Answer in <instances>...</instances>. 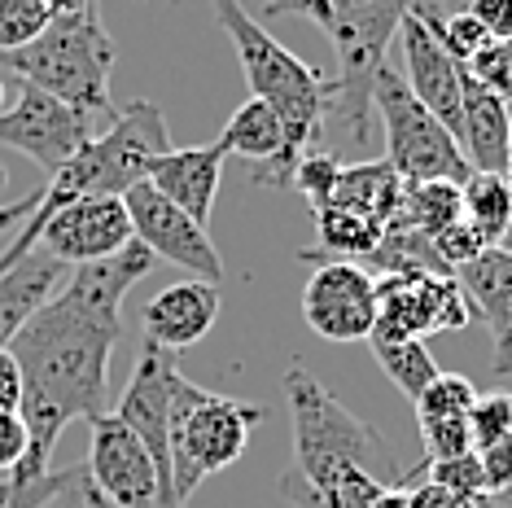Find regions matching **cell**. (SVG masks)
<instances>
[{
	"label": "cell",
	"instance_id": "31",
	"mask_svg": "<svg viewBox=\"0 0 512 508\" xmlns=\"http://www.w3.org/2000/svg\"><path fill=\"white\" fill-rule=\"evenodd\" d=\"M337 171H342V163H337L333 154H324V149H311V154H302V158H298L294 180H289V184H294L302 198L311 202V211H320V206L333 198Z\"/></svg>",
	"mask_w": 512,
	"mask_h": 508
},
{
	"label": "cell",
	"instance_id": "12",
	"mask_svg": "<svg viewBox=\"0 0 512 508\" xmlns=\"http://www.w3.org/2000/svg\"><path fill=\"white\" fill-rule=\"evenodd\" d=\"M302 320L324 342H359L377 325V276L355 259H311Z\"/></svg>",
	"mask_w": 512,
	"mask_h": 508
},
{
	"label": "cell",
	"instance_id": "24",
	"mask_svg": "<svg viewBox=\"0 0 512 508\" xmlns=\"http://www.w3.org/2000/svg\"><path fill=\"white\" fill-rule=\"evenodd\" d=\"M464 215V198H460V184L451 180H421V184H407L403 189V206L399 219L390 228H412L421 237H442L451 224Z\"/></svg>",
	"mask_w": 512,
	"mask_h": 508
},
{
	"label": "cell",
	"instance_id": "22",
	"mask_svg": "<svg viewBox=\"0 0 512 508\" xmlns=\"http://www.w3.org/2000/svg\"><path fill=\"white\" fill-rule=\"evenodd\" d=\"M62 272L66 263H57L49 250H31L22 263L0 272V351H9L22 325L62 290Z\"/></svg>",
	"mask_w": 512,
	"mask_h": 508
},
{
	"label": "cell",
	"instance_id": "10",
	"mask_svg": "<svg viewBox=\"0 0 512 508\" xmlns=\"http://www.w3.org/2000/svg\"><path fill=\"white\" fill-rule=\"evenodd\" d=\"M97 127L101 119H92V114L66 106V101H57L31 84H18L14 106L0 110V145L27 154L44 176H53L57 167L71 163L92 136H101Z\"/></svg>",
	"mask_w": 512,
	"mask_h": 508
},
{
	"label": "cell",
	"instance_id": "30",
	"mask_svg": "<svg viewBox=\"0 0 512 508\" xmlns=\"http://www.w3.org/2000/svg\"><path fill=\"white\" fill-rule=\"evenodd\" d=\"M421 421V443L429 465L434 460H456L464 452H473V434H469V417H416Z\"/></svg>",
	"mask_w": 512,
	"mask_h": 508
},
{
	"label": "cell",
	"instance_id": "28",
	"mask_svg": "<svg viewBox=\"0 0 512 508\" xmlns=\"http://www.w3.org/2000/svg\"><path fill=\"white\" fill-rule=\"evenodd\" d=\"M71 482V469H53L44 478H22V473H0V508H53L57 495Z\"/></svg>",
	"mask_w": 512,
	"mask_h": 508
},
{
	"label": "cell",
	"instance_id": "3",
	"mask_svg": "<svg viewBox=\"0 0 512 508\" xmlns=\"http://www.w3.org/2000/svg\"><path fill=\"white\" fill-rule=\"evenodd\" d=\"M421 0H263L267 18H307L329 36L337 75L329 79V114L351 145L372 136V79L386 66V49L403 18Z\"/></svg>",
	"mask_w": 512,
	"mask_h": 508
},
{
	"label": "cell",
	"instance_id": "43",
	"mask_svg": "<svg viewBox=\"0 0 512 508\" xmlns=\"http://www.w3.org/2000/svg\"><path fill=\"white\" fill-rule=\"evenodd\" d=\"M499 250H508V254H512V224H508V237H504V246H499Z\"/></svg>",
	"mask_w": 512,
	"mask_h": 508
},
{
	"label": "cell",
	"instance_id": "9",
	"mask_svg": "<svg viewBox=\"0 0 512 508\" xmlns=\"http://www.w3.org/2000/svg\"><path fill=\"white\" fill-rule=\"evenodd\" d=\"M473 316L456 276L442 272H386L377 276V325L368 338H416L464 329Z\"/></svg>",
	"mask_w": 512,
	"mask_h": 508
},
{
	"label": "cell",
	"instance_id": "27",
	"mask_svg": "<svg viewBox=\"0 0 512 508\" xmlns=\"http://www.w3.org/2000/svg\"><path fill=\"white\" fill-rule=\"evenodd\" d=\"M53 22L49 0H0V53H18Z\"/></svg>",
	"mask_w": 512,
	"mask_h": 508
},
{
	"label": "cell",
	"instance_id": "4",
	"mask_svg": "<svg viewBox=\"0 0 512 508\" xmlns=\"http://www.w3.org/2000/svg\"><path fill=\"white\" fill-rule=\"evenodd\" d=\"M285 399L294 421V469L281 478L285 487L329 491L346 478L390 482L386 438L346 412L302 364L285 368Z\"/></svg>",
	"mask_w": 512,
	"mask_h": 508
},
{
	"label": "cell",
	"instance_id": "1",
	"mask_svg": "<svg viewBox=\"0 0 512 508\" xmlns=\"http://www.w3.org/2000/svg\"><path fill=\"white\" fill-rule=\"evenodd\" d=\"M141 241L110 259L79 263L71 281L44 303L9 342L22 373L18 417L27 425V456L14 473H53V447L71 421H97L110 408V355L123 333V298L154 268Z\"/></svg>",
	"mask_w": 512,
	"mask_h": 508
},
{
	"label": "cell",
	"instance_id": "42",
	"mask_svg": "<svg viewBox=\"0 0 512 508\" xmlns=\"http://www.w3.org/2000/svg\"><path fill=\"white\" fill-rule=\"evenodd\" d=\"M508 176H512V127H508Z\"/></svg>",
	"mask_w": 512,
	"mask_h": 508
},
{
	"label": "cell",
	"instance_id": "7",
	"mask_svg": "<svg viewBox=\"0 0 512 508\" xmlns=\"http://www.w3.org/2000/svg\"><path fill=\"white\" fill-rule=\"evenodd\" d=\"M267 417L259 403L228 399L215 390L193 386L189 377H176L171 390V491H176V508L193 500V491L202 487L211 473L237 465L241 452L250 443V430Z\"/></svg>",
	"mask_w": 512,
	"mask_h": 508
},
{
	"label": "cell",
	"instance_id": "29",
	"mask_svg": "<svg viewBox=\"0 0 512 508\" xmlns=\"http://www.w3.org/2000/svg\"><path fill=\"white\" fill-rule=\"evenodd\" d=\"M477 403V386L460 373H438L425 386V395L416 399V417H469Z\"/></svg>",
	"mask_w": 512,
	"mask_h": 508
},
{
	"label": "cell",
	"instance_id": "18",
	"mask_svg": "<svg viewBox=\"0 0 512 508\" xmlns=\"http://www.w3.org/2000/svg\"><path fill=\"white\" fill-rule=\"evenodd\" d=\"M224 154H237L254 167V184H276V189H289L294 180V158H289L285 145V123L276 119V110H267L259 97L241 101L232 110V119L224 123L215 141Z\"/></svg>",
	"mask_w": 512,
	"mask_h": 508
},
{
	"label": "cell",
	"instance_id": "36",
	"mask_svg": "<svg viewBox=\"0 0 512 508\" xmlns=\"http://www.w3.org/2000/svg\"><path fill=\"white\" fill-rule=\"evenodd\" d=\"M27 456V425L18 412H0V473L18 469Z\"/></svg>",
	"mask_w": 512,
	"mask_h": 508
},
{
	"label": "cell",
	"instance_id": "2",
	"mask_svg": "<svg viewBox=\"0 0 512 508\" xmlns=\"http://www.w3.org/2000/svg\"><path fill=\"white\" fill-rule=\"evenodd\" d=\"M167 149H171V132H167V119H162V110L154 101H132L127 110H119L106 132L92 136L71 163L57 167L49 176L31 219L22 224L14 246L0 254V272L14 268V263H22L36 250L40 228L49 224L62 206L84 202V198H123L127 189L149 180V167H154Z\"/></svg>",
	"mask_w": 512,
	"mask_h": 508
},
{
	"label": "cell",
	"instance_id": "26",
	"mask_svg": "<svg viewBox=\"0 0 512 508\" xmlns=\"http://www.w3.org/2000/svg\"><path fill=\"white\" fill-rule=\"evenodd\" d=\"M368 342H372V355H377L381 373H386L412 403L421 399L425 386L438 377V364H434V355H429L425 342H416V338H368Z\"/></svg>",
	"mask_w": 512,
	"mask_h": 508
},
{
	"label": "cell",
	"instance_id": "16",
	"mask_svg": "<svg viewBox=\"0 0 512 508\" xmlns=\"http://www.w3.org/2000/svg\"><path fill=\"white\" fill-rule=\"evenodd\" d=\"M403 57H407V88L434 119L460 141V119H464V92H460V62L442 49V40L429 31L421 18V5L403 18L399 27Z\"/></svg>",
	"mask_w": 512,
	"mask_h": 508
},
{
	"label": "cell",
	"instance_id": "17",
	"mask_svg": "<svg viewBox=\"0 0 512 508\" xmlns=\"http://www.w3.org/2000/svg\"><path fill=\"white\" fill-rule=\"evenodd\" d=\"M219 320V285L211 281H180L167 285L162 294L149 298V307L141 311L145 342L162 346V351H184V346L202 342Z\"/></svg>",
	"mask_w": 512,
	"mask_h": 508
},
{
	"label": "cell",
	"instance_id": "15",
	"mask_svg": "<svg viewBox=\"0 0 512 508\" xmlns=\"http://www.w3.org/2000/svg\"><path fill=\"white\" fill-rule=\"evenodd\" d=\"M132 219H127L123 198H84L62 206L49 224L40 228L36 250H49L57 263L79 268V263H97L132 246Z\"/></svg>",
	"mask_w": 512,
	"mask_h": 508
},
{
	"label": "cell",
	"instance_id": "8",
	"mask_svg": "<svg viewBox=\"0 0 512 508\" xmlns=\"http://www.w3.org/2000/svg\"><path fill=\"white\" fill-rule=\"evenodd\" d=\"M372 114H381V123H386V163L399 180L464 184L473 176L460 141L412 97L407 79L394 75L390 66H381V75L372 79Z\"/></svg>",
	"mask_w": 512,
	"mask_h": 508
},
{
	"label": "cell",
	"instance_id": "41",
	"mask_svg": "<svg viewBox=\"0 0 512 508\" xmlns=\"http://www.w3.org/2000/svg\"><path fill=\"white\" fill-rule=\"evenodd\" d=\"M460 508H504V504H499V500H491V495H477V500L460 504Z\"/></svg>",
	"mask_w": 512,
	"mask_h": 508
},
{
	"label": "cell",
	"instance_id": "34",
	"mask_svg": "<svg viewBox=\"0 0 512 508\" xmlns=\"http://www.w3.org/2000/svg\"><path fill=\"white\" fill-rule=\"evenodd\" d=\"M477 84H486L491 92H499L504 101H512V40H499V44H491L477 62H469L464 66Z\"/></svg>",
	"mask_w": 512,
	"mask_h": 508
},
{
	"label": "cell",
	"instance_id": "14",
	"mask_svg": "<svg viewBox=\"0 0 512 508\" xmlns=\"http://www.w3.org/2000/svg\"><path fill=\"white\" fill-rule=\"evenodd\" d=\"M92 443H88V482L119 508H162V482L149 447L136 438L127 425L106 412V417L88 421Z\"/></svg>",
	"mask_w": 512,
	"mask_h": 508
},
{
	"label": "cell",
	"instance_id": "25",
	"mask_svg": "<svg viewBox=\"0 0 512 508\" xmlns=\"http://www.w3.org/2000/svg\"><path fill=\"white\" fill-rule=\"evenodd\" d=\"M460 198H464V219H469L495 250L504 246L508 224H512V176L508 171H473V176L460 184Z\"/></svg>",
	"mask_w": 512,
	"mask_h": 508
},
{
	"label": "cell",
	"instance_id": "20",
	"mask_svg": "<svg viewBox=\"0 0 512 508\" xmlns=\"http://www.w3.org/2000/svg\"><path fill=\"white\" fill-rule=\"evenodd\" d=\"M224 149L219 145H197V149H167L154 167L149 180L167 202H176L184 215L197 219L206 228V219L215 211V193L224 180Z\"/></svg>",
	"mask_w": 512,
	"mask_h": 508
},
{
	"label": "cell",
	"instance_id": "19",
	"mask_svg": "<svg viewBox=\"0 0 512 508\" xmlns=\"http://www.w3.org/2000/svg\"><path fill=\"white\" fill-rule=\"evenodd\" d=\"M464 298L477 316L486 320L495 342V377H512V254L508 250H486L482 259L464 263L456 272Z\"/></svg>",
	"mask_w": 512,
	"mask_h": 508
},
{
	"label": "cell",
	"instance_id": "5",
	"mask_svg": "<svg viewBox=\"0 0 512 508\" xmlns=\"http://www.w3.org/2000/svg\"><path fill=\"white\" fill-rule=\"evenodd\" d=\"M219 27L228 31L237 62L250 79V97H259L276 119L285 123L289 158L311 154L324 141V119H329V79H320L316 66H307L298 53H289L281 40L263 31V22L246 14L241 0H211Z\"/></svg>",
	"mask_w": 512,
	"mask_h": 508
},
{
	"label": "cell",
	"instance_id": "44",
	"mask_svg": "<svg viewBox=\"0 0 512 508\" xmlns=\"http://www.w3.org/2000/svg\"><path fill=\"white\" fill-rule=\"evenodd\" d=\"M0 110H5V79H0Z\"/></svg>",
	"mask_w": 512,
	"mask_h": 508
},
{
	"label": "cell",
	"instance_id": "35",
	"mask_svg": "<svg viewBox=\"0 0 512 508\" xmlns=\"http://www.w3.org/2000/svg\"><path fill=\"white\" fill-rule=\"evenodd\" d=\"M473 456H477V465H482L486 495H508L512 491V434L473 447Z\"/></svg>",
	"mask_w": 512,
	"mask_h": 508
},
{
	"label": "cell",
	"instance_id": "32",
	"mask_svg": "<svg viewBox=\"0 0 512 508\" xmlns=\"http://www.w3.org/2000/svg\"><path fill=\"white\" fill-rule=\"evenodd\" d=\"M421 473H429V482L442 487L447 495H456V500H477V495H486L482 465H477L473 452H464L456 460H434V465H425ZM412 478H416V473H412Z\"/></svg>",
	"mask_w": 512,
	"mask_h": 508
},
{
	"label": "cell",
	"instance_id": "38",
	"mask_svg": "<svg viewBox=\"0 0 512 508\" xmlns=\"http://www.w3.org/2000/svg\"><path fill=\"white\" fill-rule=\"evenodd\" d=\"M53 508H119V504H110L106 495H101V491L88 482L84 465H75V469H71V482H66V491L57 495Z\"/></svg>",
	"mask_w": 512,
	"mask_h": 508
},
{
	"label": "cell",
	"instance_id": "37",
	"mask_svg": "<svg viewBox=\"0 0 512 508\" xmlns=\"http://www.w3.org/2000/svg\"><path fill=\"white\" fill-rule=\"evenodd\" d=\"M469 14L482 22L495 44L512 40V0H469Z\"/></svg>",
	"mask_w": 512,
	"mask_h": 508
},
{
	"label": "cell",
	"instance_id": "6",
	"mask_svg": "<svg viewBox=\"0 0 512 508\" xmlns=\"http://www.w3.org/2000/svg\"><path fill=\"white\" fill-rule=\"evenodd\" d=\"M0 71L18 75V84H31L66 106L92 114L101 123H114L110 101V71H114V40L101 22L97 5L53 14L27 49L0 53Z\"/></svg>",
	"mask_w": 512,
	"mask_h": 508
},
{
	"label": "cell",
	"instance_id": "33",
	"mask_svg": "<svg viewBox=\"0 0 512 508\" xmlns=\"http://www.w3.org/2000/svg\"><path fill=\"white\" fill-rule=\"evenodd\" d=\"M469 434H473V447L512 434V390H486V395H477V403L469 408Z\"/></svg>",
	"mask_w": 512,
	"mask_h": 508
},
{
	"label": "cell",
	"instance_id": "40",
	"mask_svg": "<svg viewBox=\"0 0 512 508\" xmlns=\"http://www.w3.org/2000/svg\"><path fill=\"white\" fill-rule=\"evenodd\" d=\"M36 202H40V193H31V198H18V202H5V206H0V233H9V228L27 224L31 211H36Z\"/></svg>",
	"mask_w": 512,
	"mask_h": 508
},
{
	"label": "cell",
	"instance_id": "21",
	"mask_svg": "<svg viewBox=\"0 0 512 508\" xmlns=\"http://www.w3.org/2000/svg\"><path fill=\"white\" fill-rule=\"evenodd\" d=\"M464 119H460V149L473 171H508V127H512V101L464 71Z\"/></svg>",
	"mask_w": 512,
	"mask_h": 508
},
{
	"label": "cell",
	"instance_id": "11",
	"mask_svg": "<svg viewBox=\"0 0 512 508\" xmlns=\"http://www.w3.org/2000/svg\"><path fill=\"white\" fill-rule=\"evenodd\" d=\"M127 219H132V237L154 254V259H167L176 268L193 272V281H224V259H219L211 233H206L197 219H189L176 202H167L154 184H136V189L123 193Z\"/></svg>",
	"mask_w": 512,
	"mask_h": 508
},
{
	"label": "cell",
	"instance_id": "13",
	"mask_svg": "<svg viewBox=\"0 0 512 508\" xmlns=\"http://www.w3.org/2000/svg\"><path fill=\"white\" fill-rule=\"evenodd\" d=\"M176 355L162 351V346L145 342L136 355V368L127 377V390L114 408L127 430L149 447L158 465V482H162V508H176V491H171V447H167V430H171V390H176Z\"/></svg>",
	"mask_w": 512,
	"mask_h": 508
},
{
	"label": "cell",
	"instance_id": "23",
	"mask_svg": "<svg viewBox=\"0 0 512 508\" xmlns=\"http://www.w3.org/2000/svg\"><path fill=\"white\" fill-rule=\"evenodd\" d=\"M316 228H320L324 250H302L307 263L324 259V254H333V259H368V254L381 246V237H386V224H381V219L355 211V206H337V202L320 206Z\"/></svg>",
	"mask_w": 512,
	"mask_h": 508
},
{
	"label": "cell",
	"instance_id": "39",
	"mask_svg": "<svg viewBox=\"0 0 512 508\" xmlns=\"http://www.w3.org/2000/svg\"><path fill=\"white\" fill-rule=\"evenodd\" d=\"M22 403V373L9 351H0V412H18Z\"/></svg>",
	"mask_w": 512,
	"mask_h": 508
}]
</instances>
